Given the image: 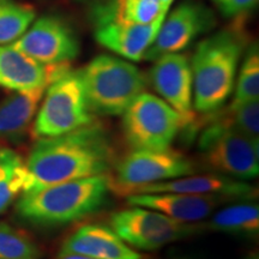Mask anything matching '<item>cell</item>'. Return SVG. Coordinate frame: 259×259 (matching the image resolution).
Masks as SVG:
<instances>
[{"label": "cell", "instance_id": "obj_28", "mask_svg": "<svg viewBox=\"0 0 259 259\" xmlns=\"http://www.w3.org/2000/svg\"><path fill=\"white\" fill-rule=\"evenodd\" d=\"M162 6H163V9L166 10V11H169V8L171 5V3L174 2V0H160Z\"/></svg>", "mask_w": 259, "mask_h": 259}, {"label": "cell", "instance_id": "obj_2", "mask_svg": "<svg viewBox=\"0 0 259 259\" xmlns=\"http://www.w3.org/2000/svg\"><path fill=\"white\" fill-rule=\"evenodd\" d=\"M111 184L96 176L23 192L16 204L18 216L38 227H61L99 211L108 199Z\"/></svg>", "mask_w": 259, "mask_h": 259}, {"label": "cell", "instance_id": "obj_15", "mask_svg": "<svg viewBox=\"0 0 259 259\" xmlns=\"http://www.w3.org/2000/svg\"><path fill=\"white\" fill-rule=\"evenodd\" d=\"M83 255L95 259H143L126 244L111 226L84 225L61 245L58 257Z\"/></svg>", "mask_w": 259, "mask_h": 259}, {"label": "cell", "instance_id": "obj_24", "mask_svg": "<svg viewBox=\"0 0 259 259\" xmlns=\"http://www.w3.org/2000/svg\"><path fill=\"white\" fill-rule=\"evenodd\" d=\"M259 97V51L253 44L246 51L239 73L233 105L258 100Z\"/></svg>", "mask_w": 259, "mask_h": 259}, {"label": "cell", "instance_id": "obj_1", "mask_svg": "<svg viewBox=\"0 0 259 259\" xmlns=\"http://www.w3.org/2000/svg\"><path fill=\"white\" fill-rule=\"evenodd\" d=\"M114 160V149L99 121L56 137L38 138L25 161L23 192L85 178L105 176Z\"/></svg>", "mask_w": 259, "mask_h": 259}, {"label": "cell", "instance_id": "obj_22", "mask_svg": "<svg viewBox=\"0 0 259 259\" xmlns=\"http://www.w3.org/2000/svg\"><path fill=\"white\" fill-rule=\"evenodd\" d=\"M34 19L32 6L16 0H0V45L17 40Z\"/></svg>", "mask_w": 259, "mask_h": 259}, {"label": "cell", "instance_id": "obj_7", "mask_svg": "<svg viewBox=\"0 0 259 259\" xmlns=\"http://www.w3.org/2000/svg\"><path fill=\"white\" fill-rule=\"evenodd\" d=\"M94 120L78 71L70 70L47 87L35 116L32 134L37 138L56 137Z\"/></svg>", "mask_w": 259, "mask_h": 259}, {"label": "cell", "instance_id": "obj_14", "mask_svg": "<svg viewBox=\"0 0 259 259\" xmlns=\"http://www.w3.org/2000/svg\"><path fill=\"white\" fill-rule=\"evenodd\" d=\"M232 200L235 199L215 194L145 193L131 194L127 204L155 210L179 222L197 223L208 219L221 204Z\"/></svg>", "mask_w": 259, "mask_h": 259}, {"label": "cell", "instance_id": "obj_4", "mask_svg": "<svg viewBox=\"0 0 259 259\" xmlns=\"http://www.w3.org/2000/svg\"><path fill=\"white\" fill-rule=\"evenodd\" d=\"M78 73L94 115H121L148 84L138 67L107 54L94 58Z\"/></svg>", "mask_w": 259, "mask_h": 259}, {"label": "cell", "instance_id": "obj_8", "mask_svg": "<svg viewBox=\"0 0 259 259\" xmlns=\"http://www.w3.org/2000/svg\"><path fill=\"white\" fill-rule=\"evenodd\" d=\"M111 227L130 247L155 251L200 231V225L184 223L155 210L131 206L112 215Z\"/></svg>", "mask_w": 259, "mask_h": 259}, {"label": "cell", "instance_id": "obj_5", "mask_svg": "<svg viewBox=\"0 0 259 259\" xmlns=\"http://www.w3.org/2000/svg\"><path fill=\"white\" fill-rule=\"evenodd\" d=\"M211 120L199 137V150L206 167L236 180H252L259 174V139L233 128L221 114Z\"/></svg>", "mask_w": 259, "mask_h": 259}, {"label": "cell", "instance_id": "obj_21", "mask_svg": "<svg viewBox=\"0 0 259 259\" xmlns=\"http://www.w3.org/2000/svg\"><path fill=\"white\" fill-rule=\"evenodd\" d=\"M27 169L25 162L9 148H0V215L23 193Z\"/></svg>", "mask_w": 259, "mask_h": 259}, {"label": "cell", "instance_id": "obj_19", "mask_svg": "<svg viewBox=\"0 0 259 259\" xmlns=\"http://www.w3.org/2000/svg\"><path fill=\"white\" fill-rule=\"evenodd\" d=\"M167 14L160 0H108L94 8L93 18L95 25L109 21L149 24Z\"/></svg>", "mask_w": 259, "mask_h": 259}, {"label": "cell", "instance_id": "obj_20", "mask_svg": "<svg viewBox=\"0 0 259 259\" xmlns=\"http://www.w3.org/2000/svg\"><path fill=\"white\" fill-rule=\"evenodd\" d=\"M206 228L245 238H254L259 232V206L255 203H239L213 213Z\"/></svg>", "mask_w": 259, "mask_h": 259}, {"label": "cell", "instance_id": "obj_17", "mask_svg": "<svg viewBox=\"0 0 259 259\" xmlns=\"http://www.w3.org/2000/svg\"><path fill=\"white\" fill-rule=\"evenodd\" d=\"M166 16H161L149 24L103 22L95 25V38L101 46L119 57L125 58L126 60L141 61L155 41Z\"/></svg>", "mask_w": 259, "mask_h": 259}, {"label": "cell", "instance_id": "obj_10", "mask_svg": "<svg viewBox=\"0 0 259 259\" xmlns=\"http://www.w3.org/2000/svg\"><path fill=\"white\" fill-rule=\"evenodd\" d=\"M10 45L45 65L70 63L78 57L80 50L73 29L56 16L36 19Z\"/></svg>", "mask_w": 259, "mask_h": 259}, {"label": "cell", "instance_id": "obj_13", "mask_svg": "<svg viewBox=\"0 0 259 259\" xmlns=\"http://www.w3.org/2000/svg\"><path fill=\"white\" fill-rule=\"evenodd\" d=\"M71 70L70 63L45 65L11 45H0V87L12 92L48 87Z\"/></svg>", "mask_w": 259, "mask_h": 259}, {"label": "cell", "instance_id": "obj_23", "mask_svg": "<svg viewBox=\"0 0 259 259\" xmlns=\"http://www.w3.org/2000/svg\"><path fill=\"white\" fill-rule=\"evenodd\" d=\"M42 252L24 232L0 223V259H40Z\"/></svg>", "mask_w": 259, "mask_h": 259}, {"label": "cell", "instance_id": "obj_18", "mask_svg": "<svg viewBox=\"0 0 259 259\" xmlns=\"http://www.w3.org/2000/svg\"><path fill=\"white\" fill-rule=\"evenodd\" d=\"M47 87L15 92L0 102V148L18 144L27 137Z\"/></svg>", "mask_w": 259, "mask_h": 259}, {"label": "cell", "instance_id": "obj_6", "mask_svg": "<svg viewBox=\"0 0 259 259\" xmlns=\"http://www.w3.org/2000/svg\"><path fill=\"white\" fill-rule=\"evenodd\" d=\"M122 131L132 150H166L192 125L164 100L143 92L122 113Z\"/></svg>", "mask_w": 259, "mask_h": 259}, {"label": "cell", "instance_id": "obj_29", "mask_svg": "<svg viewBox=\"0 0 259 259\" xmlns=\"http://www.w3.org/2000/svg\"><path fill=\"white\" fill-rule=\"evenodd\" d=\"M246 259H259V258H258V255L255 254V255H251V257H247Z\"/></svg>", "mask_w": 259, "mask_h": 259}, {"label": "cell", "instance_id": "obj_25", "mask_svg": "<svg viewBox=\"0 0 259 259\" xmlns=\"http://www.w3.org/2000/svg\"><path fill=\"white\" fill-rule=\"evenodd\" d=\"M225 120L242 134L259 139V102L258 100L233 105L220 112Z\"/></svg>", "mask_w": 259, "mask_h": 259}, {"label": "cell", "instance_id": "obj_12", "mask_svg": "<svg viewBox=\"0 0 259 259\" xmlns=\"http://www.w3.org/2000/svg\"><path fill=\"white\" fill-rule=\"evenodd\" d=\"M154 61L149 73L154 89L171 108L194 126L196 113L193 111V82L190 59L184 54L170 53Z\"/></svg>", "mask_w": 259, "mask_h": 259}, {"label": "cell", "instance_id": "obj_16", "mask_svg": "<svg viewBox=\"0 0 259 259\" xmlns=\"http://www.w3.org/2000/svg\"><path fill=\"white\" fill-rule=\"evenodd\" d=\"M145 193L215 194V196L231 197L235 200H247L253 198L257 190L245 181L232 179L221 174H209V176H193L192 174V176L138 187V189L132 190L127 196Z\"/></svg>", "mask_w": 259, "mask_h": 259}, {"label": "cell", "instance_id": "obj_11", "mask_svg": "<svg viewBox=\"0 0 259 259\" xmlns=\"http://www.w3.org/2000/svg\"><path fill=\"white\" fill-rule=\"evenodd\" d=\"M215 24L212 12L203 4L184 2L166 16L155 41L144 54V60H156L164 54L180 53L199 35Z\"/></svg>", "mask_w": 259, "mask_h": 259}, {"label": "cell", "instance_id": "obj_27", "mask_svg": "<svg viewBox=\"0 0 259 259\" xmlns=\"http://www.w3.org/2000/svg\"><path fill=\"white\" fill-rule=\"evenodd\" d=\"M57 259H95V258L83 257V255H64V257H58Z\"/></svg>", "mask_w": 259, "mask_h": 259}, {"label": "cell", "instance_id": "obj_26", "mask_svg": "<svg viewBox=\"0 0 259 259\" xmlns=\"http://www.w3.org/2000/svg\"><path fill=\"white\" fill-rule=\"evenodd\" d=\"M222 16L228 18L239 17L258 4V0H212Z\"/></svg>", "mask_w": 259, "mask_h": 259}, {"label": "cell", "instance_id": "obj_3", "mask_svg": "<svg viewBox=\"0 0 259 259\" xmlns=\"http://www.w3.org/2000/svg\"><path fill=\"white\" fill-rule=\"evenodd\" d=\"M244 50L245 36L236 28L218 31L199 42L191 61L197 112L211 114L225 105L234 89Z\"/></svg>", "mask_w": 259, "mask_h": 259}, {"label": "cell", "instance_id": "obj_9", "mask_svg": "<svg viewBox=\"0 0 259 259\" xmlns=\"http://www.w3.org/2000/svg\"><path fill=\"white\" fill-rule=\"evenodd\" d=\"M196 166L180 151L168 148L166 150H132L115 167L114 178H109L111 190L119 194H128L132 190L192 176Z\"/></svg>", "mask_w": 259, "mask_h": 259}]
</instances>
